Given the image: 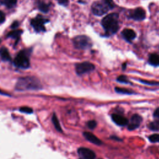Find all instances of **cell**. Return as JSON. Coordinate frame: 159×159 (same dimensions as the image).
Instances as JSON below:
<instances>
[{
    "label": "cell",
    "mask_w": 159,
    "mask_h": 159,
    "mask_svg": "<svg viewBox=\"0 0 159 159\" xmlns=\"http://www.w3.org/2000/svg\"><path fill=\"white\" fill-rule=\"evenodd\" d=\"M38 8L40 9V11H41L43 13H47L49 10L48 5L42 2H39L38 3Z\"/></svg>",
    "instance_id": "ffe728a7"
},
{
    "label": "cell",
    "mask_w": 159,
    "mask_h": 159,
    "mask_svg": "<svg viewBox=\"0 0 159 159\" xmlns=\"http://www.w3.org/2000/svg\"><path fill=\"white\" fill-rule=\"evenodd\" d=\"M111 8L107 5V3L104 1H97L95 2L92 6V13L98 16H101L105 14Z\"/></svg>",
    "instance_id": "277c9868"
},
{
    "label": "cell",
    "mask_w": 159,
    "mask_h": 159,
    "mask_svg": "<svg viewBox=\"0 0 159 159\" xmlns=\"http://www.w3.org/2000/svg\"><path fill=\"white\" fill-rule=\"evenodd\" d=\"M111 139H115V140H117V141H121V139H118L117 137H114V136H112V137H111Z\"/></svg>",
    "instance_id": "1f68e13d"
},
{
    "label": "cell",
    "mask_w": 159,
    "mask_h": 159,
    "mask_svg": "<svg viewBox=\"0 0 159 159\" xmlns=\"http://www.w3.org/2000/svg\"><path fill=\"white\" fill-rule=\"evenodd\" d=\"M99 159H102V158H99Z\"/></svg>",
    "instance_id": "e575fe53"
},
{
    "label": "cell",
    "mask_w": 159,
    "mask_h": 159,
    "mask_svg": "<svg viewBox=\"0 0 159 159\" xmlns=\"http://www.w3.org/2000/svg\"><path fill=\"white\" fill-rule=\"evenodd\" d=\"M19 110L23 113H27V114H31L33 112V109L31 108H29V107H22V108H20Z\"/></svg>",
    "instance_id": "d4e9b609"
},
{
    "label": "cell",
    "mask_w": 159,
    "mask_h": 159,
    "mask_svg": "<svg viewBox=\"0 0 159 159\" xmlns=\"http://www.w3.org/2000/svg\"><path fill=\"white\" fill-rule=\"evenodd\" d=\"M83 136L85 137V139L87 141L90 142L91 143L94 144L95 145H100L102 144L101 141L99 140V139L96 136H95L91 132H83Z\"/></svg>",
    "instance_id": "7c38bea8"
},
{
    "label": "cell",
    "mask_w": 159,
    "mask_h": 159,
    "mask_svg": "<svg viewBox=\"0 0 159 159\" xmlns=\"http://www.w3.org/2000/svg\"><path fill=\"white\" fill-rule=\"evenodd\" d=\"M117 81L123 83H126V84H131V83L128 80V79L126 76L125 75H120L117 78Z\"/></svg>",
    "instance_id": "7402d4cb"
},
{
    "label": "cell",
    "mask_w": 159,
    "mask_h": 159,
    "mask_svg": "<svg viewBox=\"0 0 159 159\" xmlns=\"http://www.w3.org/2000/svg\"><path fill=\"white\" fill-rule=\"evenodd\" d=\"M101 24L107 36L114 34L117 33L119 27L118 14L111 13L107 15L102 19Z\"/></svg>",
    "instance_id": "6da1fadb"
},
{
    "label": "cell",
    "mask_w": 159,
    "mask_h": 159,
    "mask_svg": "<svg viewBox=\"0 0 159 159\" xmlns=\"http://www.w3.org/2000/svg\"><path fill=\"white\" fill-rule=\"evenodd\" d=\"M148 139L151 142L157 143L159 142V134H154L148 137Z\"/></svg>",
    "instance_id": "603a6c76"
},
{
    "label": "cell",
    "mask_w": 159,
    "mask_h": 159,
    "mask_svg": "<svg viewBox=\"0 0 159 159\" xmlns=\"http://www.w3.org/2000/svg\"><path fill=\"white\" fill-rule=\"evenodd\" d=\"M142 122V117L138 114H134L132 117L130 121L128 123L127 129L129 131L135 130L141 125Z\"/></svg>",
    "instance_id": "30bf717a"
},
{
    "label": "cell",
    "mask_w": 159,
    "mask_h": 159,
    "mask_svg": "<svg viewBox=\"0 0 159 159\" xmlns=\"http://www.w3.org/2000/svg\"><path fill=\"white\" fill-rule=\"evenodd\" d=\"M139 82L141 83L147 85H159V82H154V81H148V80H139Z\"/></svg>",
    "instance_id": "cb8c5ba5"
},
{
    "label": "cell",
    "mask_w": 159,
    "mask_h": 159,
    "mask_svg": "<svg viewBox=\"0 0 159 159\" xmlns=\"http://www.w3.org/2000/svg\"><path fill=\"white\" fill-rule=\"evenodd\" d=\"M145 11L141 8H138L130 13L129 17L135 20V21H142L145 18Z\"/></svg>",
    "instance_id": "9c48e42d"
},
{
    "label": "cell",
    "mask_w": 159,
    "mask_h": 159,
    "mask_svg": "<svg viewBox=\"0 0 159 159\" xmlns=\"http://www.w3.org/2000/svg\"><path fill=\"white\" fill-rule=\"evenodd\" d=\"M78 155L79 159H95V153L91 149L81 147L78 149Z\"/></svg>",
    "instance_id": "ba28073f"
},
{
    "label": "cell",
    "mask_w": 159,
    "mask_h": 159,
    "mask_svg": "<svg viewBox=\"0 0 159 159\" xmlns=\"http://www.w3.org/2000/svg\"><path fill=\"white\" fill-rule=\"evenodd\" d=\"M149 129L154 131H159V121H155L154 122L151 123L148 125Z\"/></svg>",
    "instance_id": "44dd1931"
},
{
    "label": "cell",
    "mask_w": 159,
    "mask_h": 159,
    "mask_svg": "<svg viewBox=\"0 0 159 159\" xmlns=\"http://www.w3.org/2000/svg\"><path fill=\"white\" fill-rule=\"evenodd\" d=\"M5 20V14L0 11V23H3Z\"/></svg>",
    "instance_id": "f1b7e54d"
},
{
    "label": "cell",
    "mask_w": 159,
    "mask_h": 159,
    "mask_svg": "<svg viewBox=\"0 0 159 159\" xmlns=\"http://www.w3.org/2000/svg\"><path fill=\"white\" fill-rule=\"evenodd\" d=\"M48 22V20L43 18L41 16H37V17L33 19L31 21V24L34 29L37 32H44L45 29L44 24Z\"/></svg>",
    "instance_id": "52a82bcc"
},
{
    "label": "cell",
    "mask_w": 159,
    "mask_h": 159,
    "mask_svg": "<svg viewBox=\"0 0 159 159\" xmlns=\"http://www.w3.org/2000/svg\"><path fill=\"white\" fill-rule=\"evenodd\" d=\"M154 117L157 119H159V108H157L154 113Z\"/></svg>",
    "instance_id": "f546056e"
},
{
    "label": "cell",
    "mask_w": 159,
    "mask_h": 159,
    "mask_svg": "<svg viewBox=\"0 0 159 159\" xmlns=\"http://www.w3.org/2000/svg\"><path fill=\"white\" fill-rule=\"evenodd\" d=\"M18 26H19V23H18V22H17V21H15V22H14V23H13V24L11 25V27H12L13 29H14V28L17 27Z\"/></svg>",
    "instance_id": "4dcf8cb0"
},
{
    "label": "cell",
    "mask_w": 159,
    "mask_h": 159,
    "mask_svg": "<svg viewBox=\"0 0 159 159\" xmlns=\"http://www.w3.org/2000/svg\"><path fill=\"white\" fill-rule=\"evenodd\" d=\"M104 1L107 3V5L109 6V8L111 9H113L114 8V3L113 0H104Z\"/></svg>",
    "instance_id": "4316f807"
},
{
    "label": "cell",
    "mask_w": 159,
    "mask_h": 159,
    "mask_svg": "<svg viewBox=\"0 0 159 159\" xmlns=\"http://www.w3.org/2000/svg\"><path fill=\"white\" fill-rule=\"evenodd\" d=\"M122 35L126 41L131 42L136 37V33L131 29H125L122 32Z\"/></svg>",
    "instance_id": "4fadbf2b"
},
{
    "label": "cell",
    "mask_w": 159,
    "mask_h": 159,
    "mask_svg": "<svg viewBox=\"0 0 159 159\" xmlns=\"http://www.w3.org/2000/svg\"><path fill=\"white\" fill-rule=\"evenodd\" d=\"M17 0H0V5H4L8 8H12L16 5Z\"/></svg>",
    "instance_id": "2e32d148"
},
{
    "label": "cell",
    "mask_w": 159,
    "mask_h": 159,
    "mask_svg": "<svg viewBox=\"0 0 159 159\" xmlns=\"http://www.w3.org/2000/svg\"><path fill=\"white\" fill-rule=\"evenodd\" d=\"M0 95H7V94H6L5 93H4L3 92L0 90Z\"/></svg>",
    "instance_id": "d6a6232c"
},
{
    "label": "cell",
    "mask_w": 159,
    "mask_h": 159,
    "mask_svg": "<svg viewBox=\"0 0 159 159\" xmlns=\"http://www.w3.org/2000/svg\"><path fill=\"white\" fill-rule=\"evenodd\" d=\"M75 69L76 73L79 75H81L93 71L95 70V65L88 62H84L76 64Z\"/></svg>",
    "instance_id": "8992f818"
},
{
    "label": "cell",
    "mask_w": 159,
    "mask_h": 159,
    "mask_svg": "<svg viewBox=\"0 0 159 159\" xmlns=\"http://www.w3.org/2000/svg\"><path fill=\"white\" fill-rule=\"evenodd\" d=\"M52 123L55 127V129H57V130L59 132H62V127L61 126V124H60V123L58 121V119L57 118V117L56 116L55 114H54L53 116H52Z\"/></svg>",
    "instance_id": "e0dca14e"
},
{
    "label": "cell",
    "mask_w": 159,
    "mask_h": 159,
    "mask_svg": "<svg viewBox=\"0 0 159 159\" xmlns=\"http://www.w3.org/2000/svg\"><path fill=\"white\" fill-rule=\"evenodd\" d=\"M111 118L113 122L119 126H125L127 125L129 123L128 119L126 117L120 114H113L111 116Z\"/></svg>",
    "instance_id": "8fae6325"
},
{
    "label": "cell",
    "mask_w": 159,
    "mask_h": 159,
    "mask_svg": "<svg viewBox=\"0 0 159 159\" xmlns=\"http://www.w3.org/2000/svg\"><path fill=\"white\" fill-rule=\"evenodd\" d=\"M148 62L153 66H159V55L156 54H151L148 58Z\"/></svg>",
    "instance_id": "9a60e30c"
},
{
    "label": "cell",
    "mask_w": 159,
    "mask_h": 159,
    "mask_svg": "<svg viewBox=\"0 0 159 159\" xmlns=\"http://www.w3.org/2000/svg\"><path fill=\"white\" fill-rule=\"evenodd\" d=\"M0 56L4 61H10L11 60V57L9 53L8 50L4 47L0 49Z\"/></svg>",
    "instance_id": "5bb4252c"
},
{
    "label": "cell",
    "mask_w": 159,
    "mask_h": 159,
    "mask_svg": "<svg viewBox=\"0 0 159 159\" xmlns=\"http://www.w3.org/2000/svg\"><path fill=\"white\" fill-rule=\"evenodd\" d=\"M22 33H23V31H21V30H14L13 31L10 32L8 34V37L13 39H17L21 35Z\"/></svg>",
    "instance_id": "d6986e66"
},
{
    "label": "cell",
    "mask_w": 159,
    "mask_h": 159,
    "mask_svg": "<svg viewBox=\"0 0 159 159\" xmlns=\"http://www.w3.org/2000/svg\"><path fill=\"white\" fill-rule=\"evenodd\" d=\"M15 66L20 68H28L30 66L29 59L27 57L26 53L24 52H20L15 58L14 61Z\"/></svg>",
    "instance_id": "5b68a950"
},
{
    "label": "cell",
    "mask_w": 159,
    "mask_h": 159,
    "mask_svg": "<svg viewBox=\"0 0 159 159\" xmlns=\"http://www.w3.org/2000/svg\"><path fill=\"white\" fill-rule=\"evenodd\" d=\"M126 64H123V69H125V68H126Z\"/></svg>",
    "instance_id": "836d02e7"
},
{
    "label": "cell",
    "mask_w": 159,
    "mask_h": 159,
    "mask_svg": "<svg viewBox=\"0 0 159 159\" xmlns=\"http://www.w3.org/2000/svg\"><path fill=\"white\" fill-rule=\"evenodd\" d=\"M115 91L116 93H121V94H125V95H132L134 93V92L132 91L129 90V89H128L119 88V87L115 88Z\"/></svg>",
    "instance_id": "ac0fdd59"
},
{
    "label": "cell",
    "mask_w": 159,
    "mask_h": 159,
    "mask_svg": "<svg viewBox=\"0 0 159 159\" xmlns=\"http://www.w3.org/2000/svg\"><path fill=\"white\" fill-rule=\"evenodd\" d=\"M42 88L41 82L36 77L20 78L16 85V89L18 91L36 90Z\"/></svg>",
    "instance_id": "7a4b0ae2"
},
{
    "label": "cell",
    "mask_w": 159,
    "mask_h": 159,
    "mask_svg": "<svg viewBox=\"0 0 159 159\" xmlns=\"http://www.w3.org/2000/svg\"><path fill=\"white\" fill-rule=\"evenodd\" d=\"M87 126L90 129H94L96 127L97 123H96V122L95 121L92 120V121H89L88 122Z\"/></svg>",
    "instance_id": "484cf974"
},
{
    "label": "cell",
    "mask_w": 159,
    "mask_h": 159,
    "mask_svg": "<svg viewBox=\"0 0 159 159\" xmlns=\"http://www.w3.org/2000/svg\"><path fill=\"white\" fill-rule=\"evenodd\" d=\"M58 3L63 6H67L68 3V0H57Z\"/></svg>",
    "instance_id": "83f0119b"
},
{
    "label": "cell",
    "mask_w": 159,
    "mask_h": 159,
    "mask_svg": "<svg viewBox=\"0 0 159 159\" xmlns=\"http://www.w3.org/2000/svg\"><path fill=\"white\" fill-rule=\"evenodd\" d=\"M74 46L78 49H86L92 45L91 39L86 36H78L73 39Z\"/></svg>",
    "instance_id": "3957f363"
}]
</instances>
